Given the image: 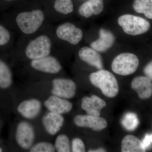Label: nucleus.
Returning a JSON list of instances; mask_svg holds the SVG:
<instances>
[{
	"label": "nucleus",
	"mask_w": 152,
	"mask_h": 152,
	"mask_svg": "<svg viewBox=\"0 0 152 152\" xmlns=\"http://www.w3.org/2000/svg\"><path fill=\"white\" fill-rule=\"evenodd\" d=\"M91 83L101 90L103 94L109 98L115 97L119 93V86L115 76L110 72L101 69L89 76Z\"/></svg>",
	"instance_id": "obj_1"
},
{
	"label": "nucleus",
	"mask_w": 152,
	"mask_h": 152,
	"mask_svg": "<svg viewBox=\"0 0 152 152\" xmlns=\"http://www.w3.org/2000/svg\"><path fill=\"white\" fill-rule=\"evenodd\" d=\"M13 83V76L8 65L0 60V88L7 89Z\"/></svg>",
	"instance_id": "obj_20"
},
{
	"label": "nucleus",
	"mask_w": 152,
	"mask_h": 152,
	"mask_svg": "<svg viewBox=\"0 0 152 152\" xmlns=\"http://www.w3.org/2000/svg\"><path fill=\"white\" fill-rule=\"evenodd\" d=\"M43 106L48 111L64 115L72 110L73 104L67 99L50 95L44 101Z\"/></svg>",
	"instance_id": "obj_12"
},
{
	"label": "nucleus",
	"mask_w": 152,
	"mask_h": 152,
	"mask_svg": "<svg viewBox=\"0 0 152 152\" xmlns=\"http://www.w3.org/2000/svg\"><path fill=\"white\" fill-rule=\"evenodd\" d=\"M103 10V0H88L80 7L79 13L82 16L88 18L93 15H99Z\"/></svg>",
	"instance_id": "obj_18"
},
{
	"label": "nucleus",
	"mask_w": 152,
	"mask_h": 152,
	"mask_svg": "<svg viewBox=\"0 0 152 152\" xmlns=\"http://www.w3.org/2000/svg\"><path fill=\"white\" fill-rule=\"evenodd\" d=\"M30 152H55L54 145L49 142L41 141L34 143L28 151Z\"/></svg>",
	"instance_id": "obj_25"
},
{
	"label": "nucleus",
	"mask_w": 152,
	"mask_h": 152,
	"mask_svg": "<svg viewBox=\"0 0 152 152\" xmlns=\"http://www.w3.org/2000/svg\"><path fill=\"white\" fill-rule=\"evenodd\" d=\"M71 151L73 152H86V146L83 141L78 137L74 138L71 142Z\"/></svg>",
	"instance_id": "obj_26"
},
{
	"label": "nucleus",
	"mask_w": 152,
	"mask_h": 152,
	"mask_svg": "<svg viewBox=\"0 0 152 152\" xmlns=\"http://www.w3.org/2000/svg\"><path fill=\"white\" fill-rule=\"evenodd\" d=\"M10 34L8 31L0 25V46L4 45L9 42Z\"/></svg>",
	"instance_id": "obj_27"
},
{
	"label": "nucleus",
	"mask_w": 152,
	"mask_h": 152,
	"mask_svg": "<svg viewBox=\"0 0 152 152\" xmlns=\"http://www.w3.org/2000/svg\"><path fill=\"white\" fill-rule=\"evenodd\" d=\"M73 121L77 126L91 128L96 131L102 130L107 126V122L104 118L88 114L77 115L74 118Z\"/></svg>",
	"instance_id": "obj_11"
},
{
	"label": "nucleus",
	"mask_w": 152,
	"mask_h": 152,
	"mask_svg": "<svg viewBox=\"0 0 152 152\" xmlns=\"http://www.w3.org/2000/svg\"><path fill=\"white\" fill-rule=\"evenodd\" d=\"M143 145L146 150L152 145V134H147L142 141Z\"/></svg>",
	"instance_id": "obj_28"
},
{
	"label": "nucleus",
	"mask_w": 152,
	"mask_h": 152,
	"mask_svg": "<svg viewBox=\"0 0 152 152\" xmlns=\"http://www.w3.org/2000/svg\"><path fill=\"white\" fill-rule=\"evenodd\" d=\"M133 7L137 12L144 14L146 18L152 19V0H135Z\"/></svg>",
	"instance_id": "obj_21"
},
{
	"label": "nucleus",
	"mask_w": 152,
	"mask_h": 152,
	"mask_svg": "<svg viewBox=\"0 0 152 152\" xmlns=\"http://www.w3.org/2000/svg\"><path fill=\"white\" fill-rule=\"evenodd\" d=\"M3 149L1 147H0V152H3Z\"/></svg>",
	"instance_id": "obj_31"
},
{
	"label": "nucleus",
	"mask_w": 152,
	"mask_h": 152,
	"mask_svg": "<svg viewBox=\"0 0 152 152\" xmlns=\"http://www.w3.org/2000/svg\"><path fill=\"white\" fill-rule=\"evenodd\" d=\"M146 150L142 141L132 135L125 136L122 141V152H144Z\"/></svg>",
	"instance_id": "obj_19"
},
{
	"label": "nucleus",
	"mask_w": 152,
	"mask_h": 152,
	"mask_svg": "<svg viewBox=\"0 0 152 152\" xmlns=\"http://www.w3.org/2000/svg\"><path fill=\"white\" fill-rule=\"evenodd\" d=\"M139 65V59L135 55L123 53L114 58L112 64V69L116 74L127 76L134 73Z\"/></svg>",
	"instance_id": "obj_5"
},
{
	"label": "nucleus",
	"mask_w": 152,
	"mask_h": 152,
	"mask_svg": "<svg viewBox=\"0 0 152 152\" xmlns=\"http://www.w3.org/2000/svg\"><path fill=\"white\" fill-rule=\"evenodd\" d=\"M77 85L72 80L56 78L52 80L50 95L69 99L75 97Z\"/></svg>",
	"instance_id": "obj_7"
},
{
	"label": "nucleus",
	"mask_w": 152,
	"mask_h": 152,
	"mask_svg": "<svg viewBox=\"0 0 152 152\" xmlns=\"http://www.w3.org/2000/svg\"><path fill=\"white\" fill-rule=\"evenodd\" d=\"M119 25L126 34L137 36L147 32L151 27L149 22L141 17L124 15L118 19Z\"/></svg>",
	"instance_id": "obj_3"
},
{
	"label": "nucleus",
	"mask_w": 152,
	"mask_h": 152,
	"mask_svg": "<svg viewBox=\"0 0 152 152\" xmlns=\"http://www.w3.org/2000/svg\"><path fill=\"white\" fill-rule=\"evenodd\" d=\"M43 103L39 99H26L19 103L17 111L26 120H32L39 116L42 110Z\"/></svg>",
	"instance_id": "obj_8"
},
{
	"label": "nucleus",
	"mask_w": 152,
	"mask_h": 152,
	"mask_svg": "<svg viewBox=\"0 0 152 152\" xmlns=\"http://www.w3.org/2000/svg\"><path fill=\"white\" fill-rule=\"evenodd\" d=\"M7 1H11V0H7Z\"/></svg>",
	"instance_id": "obj_32"
},
{
	"label": "nucleus",
	"mask_w": 152,
	"mask_h": 152,
	"mask_svg": "<svg viewBox=\"0 0 152 152\" xmlns=\"http://www.w3.org/2000/svg\"><path fill=\"white\" fill-rule=\"evenodd\" d=\"M115 37L113 33L108 30L101 28L99 38L91 44V47L96 51L104 52L110 48L115 42Z\"/></svg>",
	"instance_id": "obj_16"
},
{
	"label": "nucleus",
	"mask_w": 152,
	"mask_h": 152,
	"mask_svg": "<svg viewBox=\"0 0 152 152\" xmlns=\"http://www.w3.org/2000/svg\"><path fill=\"white\" fill-rule=\"evenodd\" d=\"M51 47L50 38L45 35H42L30 41L26 47L25 54L31 60L40 58L50 55Z\"/></svg>",
	"instance_id": "obj_4"
},
{
	"label": "nucleus",
	"mask_w": 152,
	"mask_h": 152,
	"mask_svg": "<svg viewBox=\"0 0 152 152\" xmlns=\"http://www.w3.org/2000/svg\"><path fill=\"white\" fill-rule=\"evenodd\" d=\"M143 71L146 77L152 81V61L145 66Z\"/></svg>",
	"instance_id": "obj_29"
},
{
	"label": "nucleus",
	"mask_w": 152,
	"mask_h": 152,
	"mask_svg": "<svg viewBox=\"0 0 152 152\" xmlns=\"http://www.w3.org/2000/svg\"><path fill=\"white\" fill-rule=\"evenodd\" d=\"M131 87L137 92L139 98L142 99H146L152 96L151 80L147 77H136L132 81Z\"/></svg>",
	"instance_id": "obj_15"
},
{
	"label": "nucleus",
	"mask_w": 152,
	"mask_h": 152,
	"mask_svg": "<svg viewBox=\"0 0 152 152\" xmlns=\"http://www.w3.org/2000/svg\"><path fill=\"white\" fill-rule=\"evenodd\" d=\"M45 20V14L40 10L24 12L18 15L16 21L22 32L31 34L41 27Z\"/></svg>",
	"instance_id": "obj_2"
},
{
	"label": "nucleus",
	"mask_w": 152,
	"mask_h": 152,
	"mask_svg": "<svg viewBox=\"0 0 152 152\" xmlns=\"http://www.w3.org/2000/svg\"><path fill=\"white\" fill-rule=\"evenodd\" d=\"M54 7L57 12L64 15L71 13L74 10L72 0H55Z\"/></svg>",
	"instance_id": "obj_24"
},
{
	"label": "nucleus",
	"mask_w": 152,
	"mask_h": 152,
	"mask_svg": "<svg viewBox=\"0 0 152 152\" xmlns=\"http://www.w3.org/2000/svg\"><path fill=\"white\" fill-rule=\"evenodd\" d=\"M31 67L36 71L45 73L55 75L61 70V65L56 57L51 56L31 60Z\"/></svg>",
	"instance_id": "obj_9"
},
{
	"label": "nucleus",
	"mask_w": 152,
	"mask_h": 152,
	"mask_svg": "<svg viewBox=\"0 0 152 152\" xmlns=\"http://www.w3.org/2000/svg\"><path fill=\"white\" fill-rule=\"evenodd\" d=\"M106 106L105 101L96 95L85 96L82 99L81 107L88 115L99 116L101 110Z\"/></svg>",
	"instance_id": "obj_14"
},
{
	"label": "nucleus",
	"mask_w": 152,
	"mask_h": 152,
	"mask_svg": "<svg viewBox=\"0 0 152 152\" xmlns=\"http://www.w3.org/2000/svg\"><path fill=\"white\" fill-rule=\"evenodd\" d=\"M65 119L63 115L48 111L42 118V124L46 132L50 135H56L63 127Z\"/></svg>",
	"instance_id": "obj_13"
},
{
	"label": "nucleus",
	"mask_w": 152,
	"mask_h": 152,
	"mask_svg": "<svg viewBox=\"0 0 152 152\" xmlns=\"http://www.w3.org/2000/svg\"><path fill=\"white\" fill-rule=\"evenodd\" d=\"M35 130L28 121H21L17 125L15 139L17 144L22 149L29 151L34 144Z\"/></svg>",
	"instance_id": "obj_6"
},
{
	"label": "nucleus",
	"mask_w": 152,
	"mask_h": 152,
	"mask_svg": "<svg viewBox=\"0 0 152 152\" xmlns=\"http://www.w3.org/2000/svg\"><path fill=\"white\" fill-rule=\"evenodd\" d=\"M54 146L56 152H70L71 151L70 141L69 137L64 134H60L55 140Z\"/></svg>",
	"instance_id": "obj_22"
},
{
	"label": "nucleus",
	"mask_w": 152,
	"mask_h": 152,
	"mask_svg": "<svg viewBox=\"0 0 152 152\" xmlns=\"http://www.w3.org/2000/svg\"><path fill=\"white\" fill-rule=\"evenodd\" d=\"M139 123V120L137 115L133 113H128L125 114L121 121L123 126L129 131L135 130L138 126Z\"/></svg>",
	"instance_id": "obj_23"
},
{
	"label": "nucleus",
	"mask_w": 152,
	"mask_h": 152,
	"mask_svg": "<svg viewBox=\"0 0 152 152\" xmlns=\"http://www.w3.org/2000/svg\"><path fill=\"white\" fill-rule=\"evenodd\" d=\"M56 34L60 39L74 45L78 44L83 37L82 30L70 23H64L59 26L56 30Z\"/></svg>",
	"instance_id": "obj_10"
},
{
	"label": "nucleus",
	"mask_w": 152,
	"mask_h": 152,
	"mask_svg": "<svg viewBox=\"0 0 152 152\" xmlns=\"http://www.w3.org/2000/svg\"><path fill=\"white\" fill-rule=\"evenodd\" d=\"M79 56L81 60L99 70L103 69L102 57L94 49L87 47H83L79 50Z\"/></svg>",
	"instance_id": "obj_17"
},
{
	"label": "nucleus",
	"mask_w": 152,
	"mask_h": 152,
	"mask_svg": "<svg viewBox=\"0 0 152 152\" xmlns=\"http://www.w3.org/2000/svg\"></svg>",
	"instance_id": "obj_33"
},
{
	"label": "nucleus",
	"mask_w": 152,
	"mask_h": 152,
	"mask_svg": "<svg viewBox=\"0 0 152 152\" xmlns=\"http://www.w3.org/2000/svg\"><path fill=\"white\" fill-rule=\"evenodd\" d=\"M89 152H106L105 150L102 148L96 149L95 150H90L88 151Z\"/></svg>",
	"instance_id": "obj_30"
}]
</instances>
